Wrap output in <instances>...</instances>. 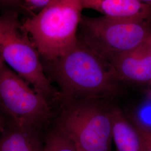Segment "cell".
<instances>
[{
	"label": "cell",
	"instance_id": "obj_15",
	"mask_svg": "<svg viewBox=\"0 0 151 151\" xmlns=\"http://www.w3.org/2000/svg\"><path fill=\"white\" fill-rule=\"evenodd\" d=\"M5 123L3 117L0 115V134L5 128Z\"/></svg>",
	"mask_w": 151,
	"mask_h": 151
},
{
	"label": "cell",
	"instance_id": "obj_17",
	"mask_svg": "<svg viewBox=\"0 0 151 151\" xmlns=\"http://www.w3.org/2000/svg\"><path fill=\"white\" fill-rule=\"evenodd\" d=\"M4 63H5L4 62V61L1 59V57H0V70H1V67H2V66L3 65H4Z\"/></svg>",
	"mask_w": 151,
	"mask_h": 151
},
{
	"label": "cell",
	"instance_id": "obj_12",
	"mask_svg": "<svg viewBox=\"0 0 151 151\" xmlns=\"http://www.w3.org/2000/svg\"><path fill=\"white\" fill-rule=\"evenodd\" d=\"M142 139L143 151H151V128L141 124L135 125Z\"/></svg>",
	"mask_w": 151,
	"mask_h": 151
},
{
	"label": "cell",
	"instance_id": "obj_8",
	"mask_svg": "<svg viewBox=\"0 0 151 151\" xmlns=\"http://www.w3.org/2000/svg\"><path fill=\"white\" fill-rule=\"evenodd\" d=\"M83 8L116 19L151 21V6L139 0H82Z\"/></svg>",
	"mask_w": 151,
	"mask_h": 151
},
{
	"label": "cell",
	"instance_id": "obj_10",
	"mask_svg": "<svg viewBox=\"0 0 151 151\" xmlns=\"http://www.w3.org/2000/svg\"><path fill=\"white\" fill-rule=\"evenodd\" d=\"M35 130L11 123L0 134V151H43Z\"/></svg>",
	"mask_w": 151,
	"mask_h": 151
},
{
	"label": "cell",
	"instance_id": "obj_19",
	"mask_svg": "<svg viewBox=\"0 0 151 151\" xmlns=\"http://www.w3.org/2000/svg\"></svg>",
	"mask_w": 151,
	"mask_h": 151
},
{
	"label": "cell",
	"instance_id": "obj_14",
	"mask_svg": "<svg viewBox=\"0 0 151 151\" xmlns=\"http://www.w3.org/2000/svg\"><path fill=\"white\" fill-rule=\"evenodd\" d=\"M22 0H0V6L7 7H13L20 5Z\"/></svg>",
	"mask_w": 151,
	"mask_h": 151
},
{
	"label": "cell",
	"instance_id": "obj_2",
	"mask_svg": "<svg viewBox=\"0 0 151 151\" xmlns=\"http://www.w3.org/2000/svg\"><path fill=\"white\" fill-rule=\"evenodd\" d=\"M82 0H52L22 26L40 55L54 61L73 48L83 10Z\"/></svg>",
	"mask_w": 151,
	"mask_h": 151
},
{
	"label": "cell",
	"instance_id": "obj_16",
	"mask_svg": "<svg viewBox=\"0 0 151 151\" xmlns=\"http://www.w3.org/2000/svg\"><path fill=\"white\" fill-rule=\"evenodd\" d=\"M140 2L151 6V0H139Z\"/></svg>",
	"mask_w": 151,
	"mask_h": 151
},
{
	"label": "cell",
	"instance_id": "obj_13",
	"mask_svg": "<svg viewBox=\"0 0 151 151\" xmlns=\"http://www.w3.org/2000/svg\"><path fill=\"white\" fill-rule=\"evenodd\" d=\"M30 8L32 9H40L41 10L47 5L52 0H22Z\"/></svg>",
	"mask_w": 151,
	"mask_h": 151
},
{
	"label": "cell",
	"instance_id": "obj_18",
	"mask_svg": "<svg viewBox=\"0 0 151 151\" xmlns=\"http://www.w3.org/2000/svg\"></svg>",
	"mask_w": 151,
	"mask_h": 151
},
{
	"label": "cell",
	"instance_id": "obj_9",
	"mask_svg": "<svg viewBox=\"0 0 151 151\" xmlns=\"http://www.w3.org/2000/svg\"><path fill=\"white\" fill-rule=\"evenodd\" d=\"M111 111L113 142L117 151H143L142 137L135 125L132 124L118 108Z\"/></svg>",
	"mask_w": 151,
	"mask_h": 151
},
{
	"label": "cell",
	"instance_id": "obj_11",
	"mask_svg": "<svg viewBox=\"0 0 151 151\" xmlns=\"http://www.w3.org/2000/svg\"><path fill=\"white\" fill-rule=\"evenodd\" d=\"M43 151H81L75 143L58 127L47 137Z\"/></svg>",
	"mask_w": 151,
	"mask_h": 151
},
{
	"label": "cell",
	"instance_id": "obj_3",
	"mask_svg": "<svg viewBox=\"0 0 151 151\" xmlns=\"http://www.w3.org/2000/svg\"><path fill=\"white\" fill-rule=\"evenodd\" d=\"M82 40L110 64L114 59L139 46L151 36V21L82 16Z\"/></svg>",
	"mask_w": 151,
	"mask_h": 151
},
{
	"label": "cell",
	"instance_id": "obj_5",
	"mask_svg": "<svg viewBox=\"0 0 151 151\" xmlns=\"http://www.w3.org/2000/svg\"><path fill=\"white\" fill-rule=\"evenodd\" d=\"M91 100H77L66 108L58 127L81 151H110L113 143L111 111Z\"/></svg>",
	"mask_w": 151,
	"mask_h": 151
},
{
	"label": "cell",
	"instance_id": "obj_1",
	"mask_svg": "<svg viewBox=\"0 0 151 151\" xmlns=\"http://www.w3.org/2000/svg\"><path fill=\"white\" fill-rule=\"evenodd\" d=\"M78 39L73 48L54 60L55 77L62 91L77 100L113 95L119 80L111 65Z\"/></svg>",
	"mask_w": 151,
	"mask_h": 151
},
{
	"label": "cell",
	"instance_id": "obj_7",
	"mask_svg": "<svg viewBox=\"0 0 151 151\" xmlns=\"http://www.w3.org/2000/svg\"><path fill=\"white\" fill-rule=\"evenodd\" d=\"M151 36L145 42L110 62L119 81L143 83L151 81Z\"/></svg>",
	"mask_w": 151,
	"mask_h": 151
},
{
	"label": "cell",
	"instance_id": "obj_6",
	"mask_svg": "<svg viewBox=\"0 0 151 151\" xmlns=\"http://www.w3.org/2000/svg\"><path fill=\"white\" fill-rule=\"evenodd\" d=\"M0 108L11 123L35 129L50 115L47 97L5 63L0 70Z\"/></svg>",
	"mask_w": 151,
	"mask_h": 151
},
{
	"label": "cell",
	"instance_id": "obj_4",
	"mask_svg": "<svg viewBox=\"0 0 151 151\" xmlns=\"http://www.w3.org/2000/svg\"><path fill=\"white\" fill-rule=\"evenodd\" d=\"M39 54L16 12L9 11L0 16L1 59L11 70L47 97L52 92V87L44 73Z\"/></svg>",
	"mask_w": 151,
	"mask_h": 151
}]
</instances>
